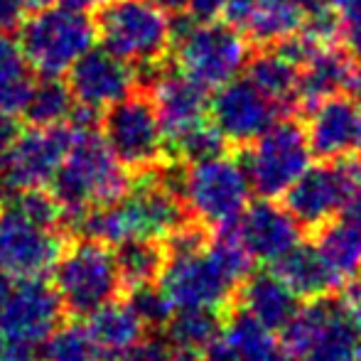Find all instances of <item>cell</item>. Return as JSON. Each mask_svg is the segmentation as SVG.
Here are the masks:
<instances>
[{
    "instance_id": "obj_21",
    "label": "cell",
    "mask_w": 361,
    "mask_h": 361,
    "mask_svg": "<svg viewBox=\"0 0 361 361\" xmlns=\"http://www.w3.org/2000/svg\"><path fill=\"white\" fill-rule=\"evenodd\" d=\"M298 295L271 271H251L236 288L233 305L251 314L263 327L281 332L298 312Z\"/></svg>"
},
{
    "instance_id": "obj_25",
    "label": "cell",
    "mask_w": 361,
    "mask_h": 361,
    "mask_svg": "<svg viewBox=\"0 0 361 361\" xmlns=\"http://www.w3.org/2000/svg\"><path fill=\"white\" fill-rule=\"evenodd\" d=\"M221 342L236 361H290L283 339L236 305L226 310Z\"/></svg>"
},
{
    "instance_id": "obj_16",
    "label": "cell",
    "mask_w": 361,
    "mask_h": 361,
    "mask_svg": "<svg viewBox=\"0 0 361 361\" xmlns=\"http://www.w3.org/2000/svg\"><path fill=\"white\" fill-rule=\"evenodd\" d=\"M305 135L312 155L339 160L361 152V114L352 96H332L305 111Z\"/></svg>"
},
{
    "instance_id": "obj_45",
    "label": "cell",
    "mask_w": 361,
    "mask_h": 361,
    "mask_svg": "<svg viewBox=\"0 0 361 361\" xmlns=\"http://www.w3.org/2000/svg\"><path fill=\"white\" fill-rule=\"evenodd\" d=\"M3 150L5 147H0V167H3ZM5 195H8V192H5V185H3V175H0V209H3V204H5Z\"/></svg>"
},
{
    "instance_id": "obj_48",
    "label": "cell",
    "mask_w": 361,
    "mask_h": 361,
    "mask_svg": "<svg viewBox=\"0 0 361 361\" xmlns=\"http://www.w3.org/2000/svg\"><path fill=\"white\" fill-rule=\"evenodd\" d=\"M357 361H361V352H359V357H357Z\"/></svg>"
},
{
    "instance_id": "obj_13",
    "label": "cell",
    "mask_w": 361,
    "mask_h": 361,
    "mask_svg": "<svg viewBox=\"0 0 361 361\" xmlns=\"http://www.w3.org/2000/svg\"><path fill=\"white\" fill-rule=\"evenodd\" d=\"M281 116H286V111L258 91L246 76H233L231 81L216 86L209 99V121L228 147L248 145Z\"/></svg>"
},
{
    "instance_id": "obj_35",
    "label": "cell",
    "mask_w": 361,
    "mask_h": 361,
    "mask_svg": "<svg viewBox=\"0 0 361 361\" xmlns=\"http://www.w3.org/2000/svg\"><path fill=\"white\" fill-rule=\"evenodd\" d=\"M339 37L344 39V49H347L349 57L361 64V10L342 18V32H339Z\"/></svg>"
},
{
    "instance_id": "obj_19",
    "label": "cell",
    "mask_w": 361,
    "mask_h": 361,
    "mask_svg": "<svg viewBox=\"0 0 361 361\" xmlns=\"http://www.w3.org/2000/svg\"><path fill=\"white\" fill-rule=\"evenodd\" d=\"M233 226L253 261L261 263H276L295 243L302 241V226L295 221V216L286 207L276 204V200L263 197L256 204H248Z\"/></svg>"
},
{
    "instance_id": "obj_37",
    "label": "cell",
    "mask_w": 361,
    "mask_h": 361,
    "mask_svg": "<svg viewBox=\"0 0 361 361\" xmlns=\"http://www.w3.org/2000/svg\"><path fill=\"white\" fill-rule=\"evenodd\" d=\"M224 3L226 0H187L185 13L195 23H216L224 15Z\"/></svg>"
},
{
    "instance_id": "obj_11",
    "label": "cell",
    "mask_w": 361,
    "mask_h": 361,
    "mask_svg": "<svg viewBox=\"0 0 361 361\" xmlns=\"http://www.w3.org/2000/svg\"><path fill=\"white\" fill-rule=\"evenodd\" d=\"M67 241V233L30 221L13 204L0 209V268L13 278H47Z\"/></svg>"
},
{
    "instance_id": "obj_26",
    "label": "cell",
    "mask_w": 361,
    "mask_h": 361,
    "mask_svg": "<svg viewBox=\"0 0 361 361\" xmlns=\"http://www.w3.org/2000/svg\"><path fill=\"white\" fill-rule=\"evenodd\" d=\"M317 0H258L241 32L258 47H273L302 30L305 15Z\"/></svg>"
},
{
    "instance_id": "obj_28",
    "label": "cell",
    "mask_w": 361,
    "mask_h": 361,
    "mask_svg": "<svg viewBox=\"0 0 361 361\" xmlns=\"http://www.w3.org/2000/svg\"><path fill=\"white\" fill-rule=\"evenodd\" d=\"M114 261L118 268L121 288L126 293L130 288L157 283L167 261V251L165 243L157 238H130V241L116 243Z\"/></svg>"
},
{
    "instance_id": "obj_38",
    "label": "cell",
    "mask_w": 361,
    "mask_h": 361,
    "mask_svg": "<svg viewBox=\"0 0 361 361\" xmlns=\"http://www.w3.org/2000/svg\"><path fill=\"white\" fill-rule=\"evenodd\" d=\"M344 288L347 290H344V295L339 298V302H342L349 322L354 324V329H357L359 337H361V276L357 278V281L347 283Z\"/></svg>"
},
{
    "instance_id": "obj_44",
    "label": "cell",
    "mask_w": 361,
    "mask_h": 361,
    "mask_svg": "<svg viewBox=\"0 0 361 361\" xmlns=\"http://www.w3.org/2000/svg\"><path fill=\"white\" fill-rule=\"evenodd\" d=\"M10 290H13V276L0 268V310H3L5 300L10 298Z\"/></svg>"
},
{
    "instance_id": "obj_10",
    "label": "cell",
    "mask_w": 361,
    "mask_h": 361,
    "mask_svg": "<svg viewBox=\"0 0 361 361\" xmlns=\"http://www.w3.org/2000/svg\"><path fill=\"white\" fill-rule=\"evenodd\" d=\"M157 286L167 295L175 310L204 307L226 312L233 305L238 283L216 261L207 243L200 251L167 256Z\"/></svg>"
},
{
    "instance_id": "obj_12",
    "label": "cell",
    "mask_w": 361,
    "mask_h": 361,
    "mask_svg": "<svg viewBox=\"0 0 361 361\" xmlns=\"http://www.w3.org/2000/svg\"><path fill=\"white\" fill-rule=\"evenodd\" d=\"M72 140V128L67 123L35 128L27 126L15 135V140L3 150V175L5 192L49 187L59 162Z\"/></svg>"
},
{
    "instance_id": "obj_5",
    "label": "cell",
    "mask_w": 361,
    "mask_h": 361,
    "mask_svg": "<svg viewBox=\"0 0 361 361\" xmlns=\"http://www.w3.org/2000/svg\"><path fill=\"white\" fill-rule=\"evenodd\" d=\"M52 273V286L62 300L64 312L74 319H84L96 307L123 293L114 248L96 238H69Z\"/></svg>"
},
{
    "instance_id": "obj_15",
    "label": "cell",
    "mask_w": 361,
    "mask_h": 361,
    "mask_svg": "<svg viewBox=\"0 0 361 361\" xmlns=\"http://www.w3.org/2000/svg\"><path fill=\"white\" fill-rule=\"evenodd\" d=\"M67 86L76 104L91 106L104 111L106 106L116 104L130 91L138 89L135 69L121 62L104 47H89L79 59L67 69Z\"/></svg>"
},
{
    "instance_id": "obj_43",
    "label": "cell",
    "mask_w": 361,
    "mask_h": 361,
    "mask_svg": "<svg viewBox=\"0 0 361 361\" xmlns=\"http://www.w3.org/2000/svg\"><path fill=\"white\" fill-rule=\"evenodd\" d=\"M152 5H157V8L162 10V13L167 15H175V13H182L187 5V0H150Z\"/></svg>"
},
{
    "instance_id": "obj_47",
    "label": "cell",
    "mask_w": 361,
    "mask_h": 361,
    "mask_svg": "<svg viewBox=\"0 0 361 361\" xmlns=\"http://www.w3.org/2000/svg\"><path fill=\"white\" fill-rule=\"evenodd\" d=\"M354 101H357V106H359V114H361V94L357 96V99H354Z\"/></svg>"
},
{
    "instance_id": "obj_1",
    "label": "cell",
    "mask_w": 361,
    "mask_h": 361,
    "mask_svg": "<svg viewBox=\"0 0 361 361\" xmlns=\"http://www.w3.org/2000/svg\"><path fill=\"white\" fill-rule=\"evenodd\" d=\"M128 187L130 172L114 157L101 130H72L67 152L49 182V192L62 207V231L72 238L76 221L86 209L114 204Z\"/></svg>"
},
{
    "instance_id": "obj_36",
    "label": "cell",
    "mask_w": 361,
    "mask_h": 361,
    "mask_svg": "<svg viewBox=\"0 0 361 361\" xmlns=\"http://www.w3.org/2000/svg\"><path fill=\"white\" fill-rule=\"evenodd\" d=\"M25 18V0H0V35H15Z\"/></svg>"
},
{
    "instance_id": "obj_7",
    "label": "cell",
    "mask_w": 361,
    "mask_h": 361,
    "mask_svg": "<svg viewBox=\"0 0 361 361\" xmlns=\"http://www.w3.org/2000/svg\"><path fill=\"white\" fill-rule=\"evenodd\" d=\"M290 361H357L361 337L334 295L307 300L281 329Z\"/></svg>"
},
{
    "instance_id": "obj_46",
    "label": "cell",
    "mask_w": 361,
    "mask_h": 361,
    "mask_svg": "<svg viewBox=\"0 0 361 361\" xmlns=\"http://www.w3.org/2000/svg\"><path fill=\"white\" fill-rule=\"evenodd\" d=\"M5 344H8V339H5L3 332H0V357H3V352H5Z\"/></svg>"
},
{
    "instance_id": "obj_17",
    "label": "cell",
    "mask_w": 361,
    "mask_h": 361,
    "mask_svg": "<svg viewBox=\"0 0 361 361\" xmlns=\"http://www.w3.org/2000/svg\"><path fill=\"white\" fill-rule=\"evenodd\" d=\"M145 91L155 106L165 143L209 118V91L202 89L197 81L175 69L170 62L162 67V72L152 79Z\"/></svg>"
},
{
    "instance_id": "obj_31",
    "label": "cell",
    "mask_w": 361,
    "mask_h": 361,
    "mask_svg": "<svg viewBox=\"0 0 361 361\" xmlns=\"http://www.w3.org/2000/svg\"><path fill=\"white\" fill-rule=\"evenodd\" d=\"M42 361H104L79 322H62L39 347Z\"/></svg>"
},
{
    "instance_id": "obj_2",
    "label": "cell",
    "mask_w": 361,
    "mask_h": 361,
    "mask_svg": "<svg viewBox=\"0 0 361 361\" xmlns=\"http://www.w3.org/2000/svg\"><path fill=\"white\" fill-rule=\"evenodd\" d=\"M91 20L101 47L133 69L170 59V15L150 0H106Z\"/></svg>"
},
{
    "instance_id": "obj_33",
    "label": "cell",
    "mask_w": 361,
    "mask_h": 361,
    "mask_svg": "<svg viewBox=\"0 0 361 361\" xmlns=\"http://www.w3.org/2000/svg\"><path fill=\"white\" fill-rule=\"evenodd\" d=\"M8 204H13L20 214H25L30 221L39 224V226L62 231V207H59L57 197L49 192V187H32V190L13 192V200Z\"/></svg>"
},
{
    "instance_id": "obj_14",
    "label": "cell",
    "mask_w": 361,
    "mask_h": 361,
    "mask_svg": "<svg viewBox=\"0 0 361 361\" xmlns=\"http://www.w3.org/2000/svg\"><path fill=\"white\" fill-rule=\"evenodd\" d=\"M67 319L57 290L44 278H23L0 310V332L8 342L39 344Z\"/></svg>"
},
{
    "instance_id": "obj_27",
    "label": "cell",
    "mask_w": 361,
    "mask_h": 361,
    "mask_svg": "<svg viewBox=\"0 0 361 361\" xmlns=\"http://www.w3.org/2000/svg\"><path fill=\"white\" fill-rule=\"evenodd\" d=\"M246 79L288 114L298 106V74L300 67L288 59L278 47H261V52L248 57Z\"/></svg>"
},
{
    "instance_id": "obj_29",
    "label": "cell",
    "mask_w": 361,
    "mask_h": 361,
    "mask_svg": "<svg viewBox=\"0 0 361 361\" xmlns=\"http://www.w3.org/2000/svg\"><path fill=\"white\" fill-rule=\"evenodd\" d=\"M35 69L10 35H0V114L20 116L35 86Z\"/></svg>"
},
{
    "instance_id": "obj_30",
    "label": "cell",
    "mask_w": 361,
    "mask_h": 361,
    "mask_svg": "<svg viewBox=\"0 0 361 361\" xmlns=\"http://www.w3.org/2000/svg\"><path fill=\"white\" fill-rule=\"evenodd\" d=\"M74 109V96L62 76H39L30 91V99L23 109V123L35 128H49V126L67 123Z\"/></svg>"
},
{
    "instance_id": "obj_40",
    "label": "cell",
    "mask_w": 361,
    "mask_h": 361,
    "mask_svg": "<svg viewBox=\"0 0 361 361\" xmlns=\"http://www.w3.org/2000/svg\"><path fill=\"white\" fill-rule=\"evenodd\" d=\"M0 361H42V357H39V347H35V344L8 342Z\"/></svg>"
},
{
    "instance_id": "obj_4",
    "label": "cell",
    "mask_w": 361,
    "mask_h": 361,
    "mask_svg": "<svg viewBox=\"0 0 361 361\" xmlns=\"http://www.w3.org/2000/svg\"><path fill=\"white\" fill-rule=\"evenodd\" d=\"M241 167L248 177L251 192L263 200H278L293 182L312 165L305 126L298 116L276 118L256 140L241 147Z\"/></svg>"
},
{
    "instance_id": "obj_8",
    "label": "cell",
    "mask_w": 361,
    "mask_h": 361,
    "mask_svg": "<svg viewBox=\"0 0 361 361\" xmlns=\"http://www.w3.org/2000/svg\"><path fill=\"white\" fill-rule=\"evenodd\" d=\"M99 130L114 157L130 175L152 170L167 160L165 135L145 89H135L121 101L106 106L101 111Z\"/></svg>"
},
{
    "instance_id": "obj_23",
    "label": "cell",
    "mask_w": 361,
    "mask_h": 361,
    "mask_svg": "<svg viewBox=\"0 0 361 361\" xmlns=\"http://www.w3.org/2000/svg\"><path fill=\"white\" fill-rule=\"evenodd\" d=\"M271 266L273 273L302 300L327 298L342 290V283L334 278V273L327 268L324 258L312 243L298 241L286 256H281Z\"/></svg>"
},
{
    "instance_id": "obj_24",
    "label": "cell",
    "mask_w": 361,
    "mask_h": 361,
    "mask_svg": "<svg viewBox=\"0 0 361 361\" xmlns=\"http://www.w3.org/2000/svg\"><path fill=\"white\" fill-rule=\"evenodd\" d=\"M226 312L204 307L175 310L165 324V337L180 361H200L219 342Z\"/></svg>"
},
{
    "instance_id": "obj_9",
    "label": "cell",
    "mask_w": 361,
    "mask_h": 361,
    "mask_svg": "<svg viewBox=\"0 0 361 361\" xmlns=\"http://www.w3.org/2000/svg\"><path fill=\"white\" fill-rule=\"evenodd\" d=\"M175 64L182 74L207 91L231 81L246 69L251 42L238 27L228 23H195L182 37L172 42Z\"/></svg>"
},
{
    "instance_id": "obj_41",
    "label": "cell",
    "mask_w": 361,
    "mask_h": 361,
    "mask_svg": "<svg viewBox=\"0 0 361 361\" xmlns=\"http://www.w3.org/2000/svg\"><path fill=\"white\" fill-rule=\"evenodd\" d=\"M329 8L337 10L342 18H347V15H354L357 10H361V0H327Z\"/></svg>"
},
{
    "instance_id": "obj_6",
    "label": "cell",
    "mask_w": 361,
    "mask_h": 361,
    "mask_svg": "<svg viewBox=\"0 0 361 361\" xmlns=\"http://www.w3.org/2000/svg\"><path fill=\"white\" fill-rule=\"evenodd\" d=\"M180 197L195 221L216 228L241 216L251 200V185L241 160L221 152L182 167Z\"/></svg>"
},
{
    "instance_id": "obj_18",
    "label": "cell",
    "mask_w": 361,
    "mask_h": 361,
    "mask_svg": "<svg viewBox=\"0 0 361 361\" xmlns=\"http://www.w3.org/2000/svg\"><path fill=\"white\" fill-rule=\"evenodd\" d=\"M361 94V64L354 62L347 49L337 44H317L310 57L300 64L298 74V106L302 111L332 96Z\"/></svg>"
},
{
    "instance_id": "obj_22",
    "label": "cell",
    "mask_w": 361,
    "mask_h": 361,
    "mask_svg": "<svg viewBox=\"0 0 361 361\" xmlns=\"http://www.w3.org/2000/svg\"><path fill=\"white\" fill-rule=\"evenodd\" d=\"M84 319L86 332H89L91 342L96 344L104 361H116L135 339L145 334L143 322L133 312L128 300L121 298V295L96 307Z\"/></svg>"
},
{
    "instance_id": "obj_42",
    "label": "cell",
    "mask_w": 361,
    "mask_h": 361,
    "mask_svg": "<svg viewBox=\"0 0 361 361\" xmlns=\"http://www.w3.org/2000/svg\"><path fill=\"white\" fill-rule=\"evenodd\" d=\"M200 361H236V359L231 357V352H228V349L224 347L221 337H219V342H216L214 347H212L209 352H207Z\"/></svg>"
},
{
    "instance_id": "obj_3",
    "label": "cell",
    "mask_w": 361,
    "mask_h": 361,
    "mask_svg": "<svg viewBox=\"0 0 361 361\" xmlns=\"http://www.w3.org/2000/svg\"><path fill=\"white\" fill-rule=\"evenodd\" d=\"M94 42L91 15L62 5L30 13L18 30L20 52L39 76H64Z\"/></svg>"
},
{
    "instance_id": "obj_32",
    "label": "cell",
    "mask_w": 361,
    "mask_h": 361,
    "mask_svg": "<svg viewBox=\"0 0 361 361\" xmlns=\"http://www.w3.org/2000/svg\"><path fill=\"white\" fill-rule=\"evenodd\" d=\"M126 300L133 307V312L138 314V319L143 322L147 332H160L165 329L167 319L172 317L175 307L167 300V295L162 293L157 283H147V286H138L126 290Z\"/></svg>"
},
{
    "instance_id": "obj_20",
    "label": "cell",
    "mask_w": 361,
    "mask_h": 361,
    "mask_svg": "<svg viewBox=\"0 0 361 361\" xmlns=\"http://www.w3.org/2000/svg\"><path fill=\"white\" fill-rule=\"evenodd\" d=\"M312 246L342 288L361 276V202L319 224Z\"/></svg>"
},
{
    "instance_id": "obj_34",
    "label": "cell",
    "mask_w": 361,
    "mask_h": 361,
    "mask_svg": "<svg viewBox=\"0 0 361 361\" xmlns=\"http://www.w3.org/2000/svg\"><path fill=\"white\" fill-rule=\"evenodd\" d=\"M116 361H180V359H177L175 349L167 342L165 334L150 332L135 339Z\"/></svg>"
},
{
    "instance_id": "obj_39",
    "label": "cell",
    "mask_w": 361,
    "mask_h": 361,
    "mask_svg": "<svg viewBox=\"0 0 361 361\" xmlns=\"http://www.w3.org/2000/svg\"><path fill=\"white\" fill-rule=\"evenodd\" d=\"M256 3L258 0H226V3H224L221 18L226 20L228 25H233V27L243 30V25H246V20L251 18Z\"/></svg>"
}]
</instances>
